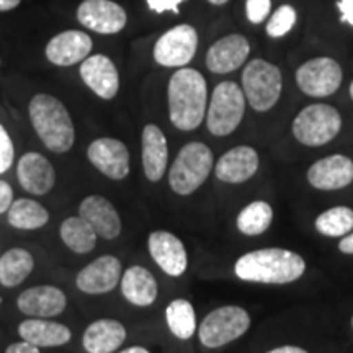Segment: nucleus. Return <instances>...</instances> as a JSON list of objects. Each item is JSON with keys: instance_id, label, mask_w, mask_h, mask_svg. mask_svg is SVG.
Here are the masks:
<instances>
[{"instance_id": "1", "label": "nucleus", "mask_w": 353, "mask_h": 353, "mask_svg": "<svg viewBox=\"0 0 353 353\" xmlns=\"http://www.w3.org/2000/svg\"><path fill=\"white\" fill-rule=\"evenodd\" d=\"M306 272L301 255L280 247L252 250L237 259L234 273L242 281L263 285H286L299 280Z\"/></svg>"}, {"instance_id": "2", "label": "nucleus", "mask_w": 353, "mask_h": 353, "mask_svg": "<svg viewBox=\"0 0 353 353\" xmlns=\"http://www.w3.org/2000/svg\"><path fill=\"white\" fill-rule=\"evenodd\" d=\"M167 99L170 121L176 130L193 131L205 120L208 87L196 69L180 68L176 70L169 81Z\"/></svg>"}, {"instance_id": "3", "label": "nucleus", "mask_w": 353, "mask_h": 353, "mask_svg": "<svg viewBox=\"0 0 353 353\" xmlns=\"http://www.w3.org/2000/svg\"><path fill=\"white\" fill-rule=\"evenodd\" d=\"M28 113L33 130L51 152L64 154L72 149L76 130L63 101L52 95L38 94L30 101Z\"/></svg>"}, {"instance_id": "4", "label": "nucleus", "mask_w": 353, "mask_h": 353, "mask_svg": "<svg viewBox=\"0 0 353 353\" xmlns=\"http://www.w3.org/2000/svg\"><path fill=\"white\" fill-rule=\"evenodd\" d=\"M213 169L214 156L208 145L196 141L185 144L169 170L172 192L180 196L192 195L208 180Z\"/></svg>"}, {"instance_id": "5", "label": "nucleus", "mask_w": 353, "mask_h": 353, "mask_svg": "<svg viewBox=\"0 0 353 353\" xmlns=\"http://www.w3.org/2000/svg\"><path fill=\"white\" fill-rule=\"evenodd\" d=\"M283 90V76L275 64L252 59L242 72V92L255 112L265 113L278 103Z\"/></svg>"}, {"instance_id": "6", "label": "nucleus", "mask_w": 353, "mask_h": 353, "mask_svg": "<svg viewBox=\"0 0 353 353\" xmlns=\"http://www.w3.org/2000/svg\"><path fill=\"white\" fill-rule=\"evenodd\" d=\"M342 130V117L332 105H307L293 120L294 139L307 148H319L335 139Z\"/></svg>"}, {"instance_id": "7", "label": "nucleus", "mask_w": 353, "mask_h": 353, "mask_svg": "<svg viewBox=\"0 0 353 353\" xmlns=\"http://www.w3.org/2000/svg\"><path fill=\"white\" fill-rule=\"evenodd\" d=\"M245 95L236 82L226 81L214 87L210 108L206 113V126L211 134L223 138L239 128L245 113Z\"/></svg>"}, {"instance_id": "8", "label": "nucleus", "mask_w": 353, "mask_h": 353, "mask_svg": "<svg viewBox=\"0 0 353 353\" xmlns=\"http://www.w3.org/2000/svg\"><path fill=\"white\" fill-rule=\"evenodd\" d=\"M250 327V316L241 306H223L211 311L198 329L200 342L206 348H219L242 337Z\"/></svg>"}, {"instance_id": "9", "label": "nucleus", "mask_w": 353, "mask_h": 353, "mask_svg": "<svg viewBox=\"0 0 353 353\" xmlns=\"http://www.w3.org/2000/svg\"><path fill=\"white\" fill-rule=\"evenodd\" d=\"M342 81L343 72L341 64L327 56L309 59L296 70L299 90L314 99L334 95L341 88Z\"/></svg>"}, {"instance_id": "10", "label": "nucleus", "mask_w": 353, "mask_h": 353, "mask_svg": "<svg viewBox=\"0 0 353 353\" xmlns=\"http://www.w3.org/2000/svg\"><path fill=\"white\" fill-rule=\"evenodd\" d=\"M198 50V33L192 25H179L157 39L154 59L164 68H183Z\"/></svg>"}, {"instance_id": "11", "label": "nucleus", "mask_w": 353, "mask_h": 353, "mask_svg": "<svg viewBox=\"0 0 353 353\" xmlns=\"http://www.w3.org/2000/svg\"><path fill=\"white\" fill-rule=\"evenodd\" d=\"M87 157L90 164L108 179L123 180L130 175V151L120 139H95L88 145Z\"/></svg>"}, {"instance_id": "12", "label": "nucleus", "mask_w": 353, "mask_h": 353, "mask_svg": "<svg viewBox=\"0 0 353 353\" xmlns=\"http://www.w3.org/2000/svg\"><path fill=\"white\" fill-rule=\"evenodd\" d=\"M149 254L169 276H182L188 268V254L183 242L169 231H154L148 239Z\"/></svg>"}, {"instance_id": "13", "label": "nucleus", "mask_w": 353, "mask_h": 353, "mask_svg": "<svg viewBox=\"0 0 353 353\" xmlns=\"http://www.w3.org/2000/svg\"><path fill=\"white\" fill-rule=\"evenodd\" d=\"M121 275L120 260L114 255H101L79 272L76 285L83 294H107L117 288Z\"/></svg>"}, {"instance_id": "14", "label": "nucleus", "mask_w": 353, "mask_h": 353, "mask_svg": "<svg viewBox=\"0 0 353 353\" xmlns=\"http://www.w3.org/2000/svg\"><path fill=\"white\" fill-rule=\"evenodd\" d=\"M307 182L322 192L345 188L353 182V161L342 154L322 157L307 169Z\"/></svg>"}, {"instance_id": "15", "label": "nucleus", "mask_w": 353, "mask_h": 353, "mask_svg": "<svg viewBox=\"0 0 353 353\" xmlns=\"http://www.w3.org/2000/svg\"><path fill=\"white\" fill-rule=\"evenodd\" d=\"M83 26L101 34H114L126 26V12L112 0H83L77 10Z\"/></svg>"}, {"instance_id": "16", "label": "nucleus", "mask_w": 353, "mask_h": 353, "mask_svg": "<svg viewBox=\"0 0 353 353\" xmlns=\"http://www.w3.org/2000/svg\"><path fill=\"white\" fill-rule=\"evenodd\" d=\"M260 165L259 152L250 145L229 149L214 164L216 179L224 183H244L257 174Z\"/></svg>"}, {"instance_id": "17", "label": "nucleus", "mask_w": 353, "mask_h": 353, "mask_svg": "<svg viewBox=\"0 0 353 353\" xmlns=\"http://www.w3.org/2000/svg\"><path fill=\"white\" fill-rule=\"evenodd\" d=\"M250 54V43L244 34L234 33L221 38L206 52V68L214 74L234 72Z\"/></svg>"}, {"instance_id": "18", "label": "nucleus", "mask_w": 353, "mask_h": 353, "mask_svg": "<svg viewBox=\"0 0 353 353\" xmlns=\"http://www.w3.org/2000/svg\"><path fill=\"white\" fill-rule=\"evenodd\" d=\"M81 77L85 85L103 100H112L120 90V74L110 57L94 54L83 59Z\"/></svg>"}, {"instance_id": "19", "label": "nucleus", "mask_w": 353, "mask_h": 353, "mask_svg": "<svg viewBox=\"0 0 353 353\" xmlns=\"http://www.w3.org/2000/svg\"><path fill=\"white\" fill-rule=\"evenodd\" d=\"M17 179L21 188L37 196L50 193L56 183L54 167L43 154L26 152L17 164Z\"/></svg>"}, {"instance_id": "20", "label": "nucleus", "mask_w": 353, "mask_h": 353, "mask_svg": "<svg viewBox=\"0 0 353 353\" xmlns=\"http://www.w3.org/2000/svg\"><path fill=\"white\" fill-rule=\"evenodd\" d=\"M79 216L90 224L97 236L113 241L121 234V218L112 201L101 195L85 196L79 206Z\"/></svg>"}, {"instance_id": "21", "label": "nucleus", "mask_w": 353, "mask_h": 353, "mask_svg": "<svg viewBox=\"0 0 353 353\" xmlns=\"http://www.w3.org/2000/svg\"><path fill=\"white\" fill-rule=\"evenodd\" d=\"M17 306L25 316L54 317L68 307V296L61 288L52 285L32 286L20 293Z\"/></svg>"}, {"instance_id": "22", "label": "nucleus", "mask_w": 353, "mask_h": 353, "mask_svg": "<svg viewBox=\"0 0 353 353\" xmlns=\"http://www.w3.org/2000/svg\"><path fill=\"white\" fill-rule=\"evenodd\" d=\"M92 48H94V43L87 33L69 30V32L56 34L48 43L46 57L54 65L68 68V65H74L88 57Z\"/></svg>"}, {"instance_id": "23", "label": "nucleus", "mask_w": 353, "mask_h": 353, "mask_svg": "<svg viewBox=\"0 0 353 353\" xmlns=\"http://www.w3.org/2000/svg\"><path fill=\"white\" fill-rule=\"evenodd\" d=\"M141 157H143L144 175L149 182H161L165 175L167 162H169V145L164 131L157 125H148L143 130L141 138Z\"/></svg>"}, {"instance_id": "24", "label": "nucleus", "mask_w": 353, "mask_h": 353, "mask_svg": "<svg viewBox=\"0 0 353 353\" xmlns=\"http://www.w3.org/2000/svg\"><path fill=\"white\" fill-rule=\"evenodd\" d=\"M121 293L128 303L138 307H148L159 296L156 276L141 265H132L121 275Z\"/></svg>"}, {"instance_id": "25", "label": "nucleus", "mask_w": 353, "mask_h": 353, "mask_svg": "<svg viewBox=\"0 0 353 353\" xmlns=\"http://www.w3.org/2000/svg\"><path fill=\"white\" fill-rule=\"evenodd\" d=\"M126 341V329L120 321L99 319L92 322L82 337L87 353H113Z\"/></svg>"}, {"instance_id": "26", "label": "nucleus", "mask_w": 353, "mask_h": 353, "mask_svg": "<svg viewBox=\"0 0 353 353\" xmlns=\"http://www.w3.org/2000/svg\"><path fill=\"white\" fill-rule=\"evenodd\" d=\"M21 341H26L39 348L65 345L72 337L68 325L54 321H46L41 317L26 319L19 325Z\"/></svg>"}, {"instance_id": "27", "label": "nucleus", "mask_w": 353, "mask_h": 353, "mask_svg": "<svg viewBox=\"0 0 353 353\" xmlns=\"http://www.w3.org/2000/svg\"><path fill=\"white\" fill-rule=\"evenodd\" d=\"M34 268L33 255L26 249L13 247L0 255V285L15 288L32 275Z\"/></svg>"}, {"instance_id": "28", "label": "nucleus", "mask_w": 353, "mask_h": 353, "mask_svg": "<svg viewBox=\"0 0 353 353\" xmlns=\"http://www.w3.org/2000/svg\"><path fill=\"white\" fill-rule=\"evenodd\" d=\"M7 221L12 228L20 231H34L46 226L50 221V211L32 198H19L7 211Z\"/></svg>"}, {"instance_id": "29", "label": "nucleus", "mask_w": 353, "mask_h": 353, "mask_svg": "<svg viewBox=\"0 0 353 353\" xmlns=\"http://www.w3.org/2000/svg\"><path fill=\"white\" fill-rule=\"evenodd\" d=\"M59 234L64 245L76 254H87L94 250L99 239L90 224L81 216H70L65 219L61 224Z\"/></svg>"}, {"instance_id": "30", "label": "nucleus", "mask_w": 353, "mask_h": 353, "mask_svg": "<svg viewBox=\"0 0 353 353\" xmlns=\"http://www.w3.org/2000/svg\"><path fill=\"white\" fill-rule=\"evenodd\" d=\"M165 321L169 330L180 341H188L195 335L196 314L193 304L187 299H174L165 307Z\"/></svg>"}, {"instance_id": "31", "label": "nucleus", "mask_w": 353, "mask_h": 353, "mask_svg": "<svg viewBox=\"0 0 353 353\" xmlns=\"http://www.w3.org/2000/svg\"><path fill=\"white\" fill-rule=\"evenodd\" d=\"M273 221V208L270 203L257 200L249 203L245 208L241 210V213L237 214L236 226L239 229V232L244 236H260L272 226Z\"/></svg>"}, {"instance_id": "32", "label": "nucleus", "mask_w": 353, "mask_h": 353, "mask_svg": "<svg viewBox=\"0 0 353 353\" xmlns=\"http://www.w3.org/2000/svg\"><path fill=\"white\" fill-rule=\"evenodd\" d=\"M316 231L325 237H343L353 231V210L334 206L322 211L314 221Z\"/></svg>"}, {"instance_id": "33", "label": "nucleus", "mask_w": 353, "mask_h": 353, "mask_svg": "<svg viewBox=\"0 0 353 353\" xmlns=\"http://www.w3.org/2000/svg\"><path fill=\"white\" fill-rule=\"evenodd\" d=\"M298 13L291 6H280L272 13L270 20L267 23V34L270 38H281L288 34L293 26L296 25Z\"/></svg>"}, {"instance_id": "34", "label": "nucleus", "mask_w": 353, "mask_h": 353, "mask_svg": "<svg viewBox=\"0 0 353 353\" xmlns=\"http://www.w3.org/2000/svg\"><path fill=\"white\" fill-rule=\"evenodd\" d=\"M15 161V148L6 128L0 125V174H6Z\"/></svg>"}, {"instance_id": "35", "label": "nucleus", "mask_w": 353, "mask_h": 353, "mask_svg": "<svg viewBox=\"0 0 353 353\" xmlns=\"http://www.w3.org/2000/svg\"><path fill=\"white\" fill-rule=\"evenodd\" d=\"M272 10V0H245V15L250 23L259 25Z\"/></svg>"}, {"instance_id": "36", "label": "nucleus", "mask_w": 353, "mask_h": 353, "mask_svg": "<svg viewBox=\"0 0 353 353\" xmlns=\"http://www.w3.org/2000/svg\"><path fill=\"white\" fill-rule=\"evenodd\" d=\"M183 2H187V0H145L148 7L156 13H164V12L179 13V6Z\"/></svg>"}, {"instance_id": "37", "label": "nucleus", "mask_w": 353, "mask_h": 353, "mask_svg": "<svg viewBox=\"0 0 353 353\" xmlns=\"http://www.w3.org/2000/svg\"><path fill=\"white\" fill-rule=\"evenodd\" d=\"M13 200V188L6 180H0V214L7 213L10 210Z\"/></svg>"}, {"instance_id": "38", "label": "nucleus", "mask_w": 353, "mask_h": 353, "mask_svg": "<svg viewBox=\"0 0 353 353\" xmlns=\"http://www.w3.org/2000/svg\"><path fill=\"white\" fill-rule=\"evenodd\" d=\"M337 8L341 12V21L353 26V0H337Z\"/></svg>"}, {"instance_id": "39", "label": "nucleus", "mask_w": 353, "mask_h": 353, "mask_svg": "<svg viewBox=\"0 0 353 353\" xmlns=\"http://www.w3.org/2000/svg\"><path fill=\"white\" fill-rule=\"evenodd\" d=\"M6 353H39V347L33 345V343L21 341V342H15L12 345L7 347Z\"/></svg>"}, {"instance_id": "40", "label": "nucleus", "mask_w": 353, "mask_h": 353, "mask_svg": "<svg viewBox=\"0 0 353 353\" xmlns=\"http://www.w3.org/2000/svg\"><path fill=\"white\" fill-rule=\"evenodd\" d=\"M339 250H341L342 254L353 255V231L342 237L341 242H339Z\"/></svg>"}, {"instance_id": "41", "label": "nucleus", "mask_w": 353, "mask_h": 353, "mask_svg": "<svg viewBox=\"0 0 353 353\" xmlns=\"http://www.w3.org/2000/svg\"><path fill=\"white\" fill-rule=\"evenodd\" d=\"M267 353H309L304 350L301 347H293V345H283V347H278L273 348V350L267 352Z\"/></svg>"}, {"instance_id": "42", "label": "nucleus", "mask_w": 353, "mask_h": 353, "mask_svg": "<svg viewBox=\"0 0 353 353\" xmlns=\"http://www.w3.org/2000/svg\"><path fill=\"white\" fill-rule=\"evenodd\" d=\"M21 0H0V12H8V10H13Z\"/></svg>"}, {"instance_id": "43", "label": "nucleus", "mask_w": 353, "mask_h": 353, "mask_svg": "<svg viewBox=\"0 0 353 353\" xmlns=\"http://www.w3.org/2000/svg\"><path fill=\"white\" fill-rule=\"evenodd\" d=\"M120 353H151V352L144 347H130V348H125V350Z\"/></svg>"}, {"instance_id": "44", "label": "nucleus", "mask_w": 353, "mask_h": 353, "mask_svg": "<svg viewBox=\"0 0 353 353\" xmlns=\"http://www.w3.org/2000/svg\"><path fill=\"white\" fill-rule=\"evenodd\" d=\"M210 3H213V6H224V3H228L229 0H208Z\"/></svg>"}, {"instance_id": "45", "label": "nucleus", "mask_w": 353, "mask_h": 353, "mask_svg": "<svg viewBox=\"0 0 353 353\" xmlns=\"http://www.w3.org/2000/svg\"><path fill=\"white\" fill-rule=\"evenodd\" d=\"M348 92H350V97H352V100H353V81L350 83V87H348Z\"/></svg>"}, {"instance_id": "46", "label": "nucleus", "mask_w": 353, "mask_h": 353, "mask_svg": "<svg viewBox=\"0 0 353 353\" xmlns=\"http://www.w3.org/2000/svg\"><path fill=\"white\" fill-rule=\"evenodd\" d=\"M352 327H353V316H352Z\"/></svg>"}]
</instances>
